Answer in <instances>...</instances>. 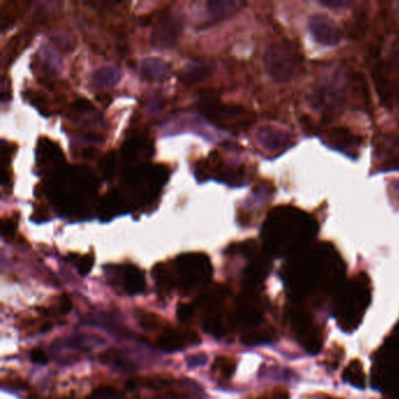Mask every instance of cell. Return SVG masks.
<instances>
[{"label": "cell", "instance_id": "836d02e7", "mask_svg": "<svg viewBox=\"0 0 399 399\" xmlns=\"http://www.w3.org/2000/svg\"><path fill=\"white\" fill-rule=\"evenodd\" d=\"M1 233L5 239H12L16 233V222H12L11 219L3 220V225H1Z\"/></svg>", "mask_w": 399, "mask_h": 399}, {"label": "cell", "instance_id": "5bb4252c", "mask_svg": "<svg viewBox=\"0 0 399 399\" xmlns=\"http://www.w3.org/2000/svg\"><path fill=\"white\" fill-rule=\"evenodd\" d=\"M345 83L342 81L341 76H334L324 82L321 87V101L327 103L330 108H338L341 106L345 97Z\"/></svg>", "mask_w": 399, "mask_h": 399}, {"label": "cell", "instance_id": "5b68a950", "mask_svg": "<svg viewBox=\"0 0 399 399\" xmlns=\"http://www.w3.org/2000/svg\"><path fill=\"white\" fill-rule=\"evenodd\" d=\"M174 270L181 290L190 292L211 279L212 265L204 253H183L174 260Z\"/></svg>", "mask_w": 399, "mask_h": 399}, {"label": "cell", "instance_id": "ac0fdd59", "mask_svg": "<svg viewBox=\"0 0 399 399\" xmlns=\"http://www.w3.org/2000/svg\"><path fill=\"white\" fill-rule=\"evenodd\" d=\"M120 79V69L113 66H103L101 69H96L92 76L93 83L101 89L113 88Z\"/></svg>", "mask_w": 399, "mask_h": 399}, {"label": "cell", "instance_id": "e0dca14e", "mask_svg": "<svg viewBox=\"0 0 399 399\" xmlns=\"http://www.w3.org/2000/svg\"><path fill=\"white\" fill-rule=\"evenodd\" d=\"M212 74L211 66L206 62L192 61L185 66L181 74V81L185 85H192L203 81Z\"/></svg>", "mask_w": 399, "mask_h": 399}, {"label": "cell", "instance_id": "8992f818", "mask_svg": "<svg viewBox=\"0 0 399 399\" xmlns=\"http://www.w3.org/2000/svg\"><path fill=\"white\" fill-rule=\"evenodd\" d=\"M184 21L177 14L162 18L151 33V44L157 49L174 47L183 32Z\"/></svg>", "mask_w": 399, "mask_h": 399}, {"label": "cell", "instance_id": "603a6c76", "mask_svg": "<svg viewBox=\"0 0 399 399\" xmlns=\"http://www.w3.org/2000/svg\"><path fill=\"white\" fill-rule=\"evenodd\" d=\"M275 338V331L272 328L263 329H253L246 334L242 335V342L246 345H265L273 341Z\"/></svg>", "mask_w": 399, "mask_h": 399}, {"label": "cell", "instance_id": "3957f363", "mask_svg": "<svg viewBox=\"0 0 399 399\" xmlns=\"http://www.w3.org/2000/svg\"><path fill=\"white\" fill-rule=\"evenodd\" d=\"M369 279L362 274L342 287L338 297V316L340 327L345 331L357 328L368 308L370 297Z\"/></svg>", "mask_w": 399, "mask_h": 399}, {"label": "cell", "instance_id": "4dcf8cb0", "mask_svg": "<svg viewBox=\"0 0 399 399\" xmlns=\"http://www.w3.org/2000/svg\"><path fill=\"white\" fill-rule=\"evenodd\" d=\"M93 265H94V256H93V254L81 256L79 261H78V270H79L80 275L85 277L92 270Z\"/></svg>", "mask_w": 399, "mask_h": 399}, {"label": "cell", "instance_id": "ffe728a7", "mask_svg": "<svg viewBox=\"0 0 399 399\" xmlns=\"http://www.w3.org/2000/svg\"><path fill=\"white\" fill-rule=\"evenodd\" d=\"M37 157L40 164H56L61 162L62 154L56 144L49 140H41L37 149Z\"/></svg>", "mask_w": 399, "mask_h": 399}, {"label": "cell", "instance_id": "30bf717a", "mask_svg": "<svg viewBox=\"0 0 399 399\" xmlns=\"http://www.w3.org/2000/svg\"><path fill=\"white\" fill-rule=\"evenodd\" d=\"M263 320V309L253 295H245L238 302L236 313L233 315V324L242 329H251Z\"/></svg>", "mask_w": 399, "mask_h": 399}, {"label": "cell", "instance_id": "7c38bea8", "mask_svg": "<svg viewBox=\"0 0 399 399\" xmlns=\"http://www.w3.org/2000/svg\"><path fill=\"white\" fill-rule=\"evenodd\" d=\"M256 140L263 150L274 154L287 150L294 144V137L290 133L274 126L261 128L256 133Z\"/></svg>", "mask_w": 399, "mask_h": 399}, {"label": "cell", "instance_id": "1f68e13d", "mask_svg": "<svg viewBox=\"0 0 399 399\" xmlns=\"http://www.w3.org/2000/svg\"><path fill=\"white\" fill-rule=\"evenodd\" d=\"M258 399H290V393L283 386H277L270 391L263 393V396H260Z\"/></svg>", "mask_w": 399, "mask_h": 399}, {"label": "cell", "instance_id": "e575fe53", "mask_svg": "<svg viewBox=\"0 0 399 399\" xmlns=\"http://www.w3.org/2000/svg\"><path fill=\"white\" fill-rule=\"evenodd\" d=\"M30 359L35 364H46L48 362V357L41 349H33L30 354Z\"/></svg>", "mask_w": 399, "mask_h": 399}, {"label": "cell", "instance_id": "44dd1931", "mask_svg": "<svg viewBox=\"0 0 399 399\" xmlns=\"http://www.w3.org/2000/svg\"><path fill=\"white\" fill-rule=\"evenodd\" d=\"M100 359L103 363L109 365L112 368L117 369L123 372L135 371V365L133 362L130 361L126 356L123 355L122 352L119 350H108L102 355L100 356Z\"/></svg>", "mask_w": 399, "mask_h": 399}, {"label": "cell", "instance_id": "4fadbf2b", "mask_svg": "<svg viewBox=\"0 0 399 399\" xmlns=\"http://www.w3.org/2000/svg\"><path fill=\"white\" fill-rule=\"evenodd\" d=\"M171 66L163 59L145 58L141 62V76L151 82H163L170 78Z\"/></svg>", "mask_w": 399, "mask_h": 399}, {"label": "cell", "instance_id": "484cf974", "mask_svg": "<svg viewBox=\"0 0 399 399\" xmlns=\"http://www.w3.org/2000/svg\"><path fill=\"white\" fill-rule=\"evenodd\" d=\"M99 167L103 177L106 178L107 181H110L115 176V171H117V154L114 151L107 153L100 160Z\"/></svg>", "mask_w": 399, "mask_h": 399}, {"label": "cell", "instance_id": "f1b7e54d", "mask_svg": "<svg viewBox=\"0 0 399 399\" xmlns=\"http://www.w3.org/2000/svg\"><path fill=\"white\" fill-rule=\"evenodd\" d=\"M87 399H126L120 390L112 386H100L94 390Z\"/></svg>", "mask_w": 399, "mask_h": 399}, {"label": "cell", "instance_id": "7a4b0ae2", "mask_svg": "<svg viewBox=\"0 0 399 399\" xmlns=\"http://www.w3.org/2000/svg\"><path fill=\"white\" fill-rule=\"evenodd\" d=\"M341 274V260L330 249H318L297 259L292 268L294 282L299 290H311L315 287L327 290L336 285Z\"/></svg>", "mask_w": 399, "mask_h": 399}, {"label": "cell", "instance_id": "f546056e", "mask_svg": "<svg viewBox=\"0 0 399 399\" xmlns=\"http://www.w3.org/2000/svg\"><path fill=\"white\" fill-rule=\"evenodd\" d=\"M196 306L193 304H181L177 309V318L181 323L191 321L195 315Z\"/></svg>", "mask_w": 399, "mask_h": 399}, {"label": "cell", "instance_id": "8d00e7d4", "mask_svg": "<svg viewBox=\"0 0 399 399\" xmlns=\"http://www.w3.org/2000/svg\"><path fill=\"white\" fill-rule=\"evenodd\" d=\"M59 308L61 314H69V311H72V300L67 295H62L59 301Z\"/></svg>", "mask_w": 399, "mask_h": 399}, {"label": "cell", "instance_id": "6da1fadb", "mask_svg": "<svg viewBox=\"0 0 399 399\" xmlns=\"http://www.w3.org/2000/svg\"><path fill=\"white\" fill-rule=\"evenodd\" d=\"M316 233L314 220L293 208H275L263 229V246L267 253L287 256L304 249Z\"/></svg>", "mask_w": 399, "mask_h": 399}, {"label": "cell", "instance_id": "83f0119b", "mask_svg": "<svg viewBox=\"0 0 399 399\" xmlns=\"http://www.w3.org/2000/svg\"><path fill=\"white\" fill-rule=\"evenodd\" d=\"M212 369L215 371L220 372L222 376H224L226 379H229V377L233 375L234 370H236V362L233 361L232 359H229V357L220 356V357L215 359Z\"/></svg>", "mask_w": 399, "mask_h": 399}, {"label": "cell", "instance_id": "d6a6232c", "mask_svg": "<svg viewBox=\"0 0 399 399\" xmlns=\"http://www.w3.org/2000/svg\"><path fill=\"white\" fill-rule=\"evenodd\" d=\"M71 109H72L74 114L88 113V112L95 110L92 103L89 102L88 100L85 99H78L76 101H74V102L72 103V106H71Z\"/></svg>", "mask_w": 399, "mask_h": 399}, {"label": "cell", "instance_id": "9a60e30c", "mask_svg": "<svg viewBox=\"0 0 399 399\" xmlns=\"http://www.w3.org/2000/svg\"><path fill=\"white\" fill-rule=\"evenodd\" d=\"M242 4L234 0H212L208 1L206 7H208V19H210V25L231 17L232 14L236 13L238 8L242 6Z\"/></svg>", "mask_w": 399, "mask_h": 399}, {"label": "cell", "instance_id": "ba28073f", "mask_svg": "<svg viewBox=\"0 0 399 399\" xmlns=\"http://www.w3.org/2000/svg\"><path fill=\"white\" fill-rule=\"evenodd\" d=\"M308 28L313 38L322 46H335L341 41V31L335 21L326 14H314L308 20Z\"/></svg>", "mask_w": 399, "mask_h": 399}, {"label": "cell", "instance_id": "4316f807", "mask_svg": "<svg viewBox=\"0 0 399 399\" xmlns=\"http://www.w3.org/2000/svg\"><path fill=\"white\" fill-rule=\"evenodd\" d=\"M137 320L140 322V326L144 328L145 330H157L160 329V318L154 313H149V311H140L136 314Z\"/></svg>", "mask_w": 399, "mask_h": 399}, {"label": "cell", "instance_id": "2e32d148", "mask_svg": "<svg viewBox=\"0 0 399 399\" xmlns=\"http://www.w3.org/2000/svg\"><path fill=\"white\" fill-rule=\"evenodd\" d=\"M145 277L138 267L128 265L123 270V288L126 294L136 295L145 290Z\"/></svg>", "mask_w": 399, "mask_h": 399}, {"label": "cell", "instance_id": "d4e9b609", "mask_svg": "<svg viewBox=\"0 0 399 399\" xmlns=\"http://www.w3.org/2000/svg\"><path fill=\"white\" fill-rule=\"evenodd\" d=\"M204 329L208 331V334L213 335L215 338H222L225 333L222 315L219 311L208 315L204 322Z\"/></svg>", "mask_w": 399, "mask_h": 399}, {"label": "cell", "instance_id": "d6986e66", "mask_svg": "<svg viewBox=\"0 0 399 399\" xmlns=\"http://www.w3.org/2000/svg\"><path fill=\"white\" fill-rule=\"evenodd\" d=\"M122 208L123 199L120 193L117 191H112L103 197L97 208V212H99L100 218L102 220H108L115 217L117 213H120Z\"/></svg>", "mask_w": 399, "mask_h": 399}, {"label": "cell", "instance_id": "74e56055", "mask_svg": "<svg viewBox=\"0 0 399 399\" xmlns=\"http://www.w3.org/2000/svg\"><path fill=\"white\" fill-rule=\"evenodd\" d=\"M397 5H398V7H399V3H398V4H397Z\"/></svg>", "mask_w": 399, "mask_h": 399}, {"label": "cell", "instance_id": "9c48e42d", "mask_svg": "<svg viewBox=\"0 0 399 399\" xmlns=\"http://www.w3.org/2000/svg\"><path fill=\"white\" fill-rule=\"evenodd\" d=\"M201 338L196 331L183 330L167 328L158 336L157 345L162 350L167 352H179L183 349L199 345Z\"/></svg>", "mask_w": 399, "mask_h": 399}, {"label": "cell", "instance_id": "8fae6325", "mask_svg": "<svg viewBox=\"0 0 399 399\" xmlns=\"http://www.w3.org/2000/svg\"><path fill=\"white\" fill-rule=\"evenodd\" d=\"M154 154V148L147 137L135 136L126 140L121 147L123 163L129 167L138 165L140 160H149Z\"/></svg>", "mask_w": 399, "mask_h": 399}, {"label": "cell", "instance_id": "7402d4cb", "mask_svg": "<svg viewBox=\"0 0 399 399\" xmlns=\"http://www.w3.org/2000/svg\"><path fill=\"white\" fill-rule=\"evenodd\" d=\"M343 379L349 384H352L359 389H364L367 386V379H365L364 370L363 365L359 359H354L345 367L343 371Z\"/></svg>", "mask_w": 399, "mask_h": 399}, {"label": "cell", "instance_id": "cb8c5ba5", "mask_svg": "<svg viewBox=\"0 0 399 399\" xmlns=\"http://www.w3.org/2000/svg\"><path fill=\"white\" fill-rule=\"evenodd\" d=\"M154 278L158 286L165 290H172L176 285V278L174 273L171 272L169 267L164 266L163 263L155 267Z\"/></svg>", "mask_w": 399, "mask_h": 399}, {"label": "cell", "instance_id": "277c9868", "mask_svg": "<svg viewBox=\"0 0 399 399\" xmlns=\"http://www.w3.org/2000/svg\"><path fill=\"white\" fill-rule=\"evenodd\" d=\"M265 66L270 78L278 83L293 81L300 71V58L293 44L282 41L268 48Z\"/></svg>", "mask_w": 399, "mask_h": 399}, {"label": "cell", "instance_id": "52a82bcc", "mask_svg": "<svg viewBox=\"0 0 399 399\" xmlns=\"http://www.w3.org/2000/svg\"><path fill=\"white\" fill-rule=\"evenodd\" d=\"M292 326L300 345L307 349L308 352L318 354L322 347V338L311 316L304 311H294L292 314Z\"/></svg>", "mask_w": 399, "mask_h": 399}, {"label": "cell", "instance_id": "d590c367", "mask_svg": "<svg viewBox=\"0 0 399 399\" xmlns=\"http://www.w3.org/2000/svg\"><path fill=\"white\" fill-rule=\"evenodd\" d=\"M323 6L330 7L334 10H340V8H347V7L352 6V3L350 1H343V0H329V1H321Z\"/></svg>", "mask_w": 399, "mask_h": 399}]
</instances>
